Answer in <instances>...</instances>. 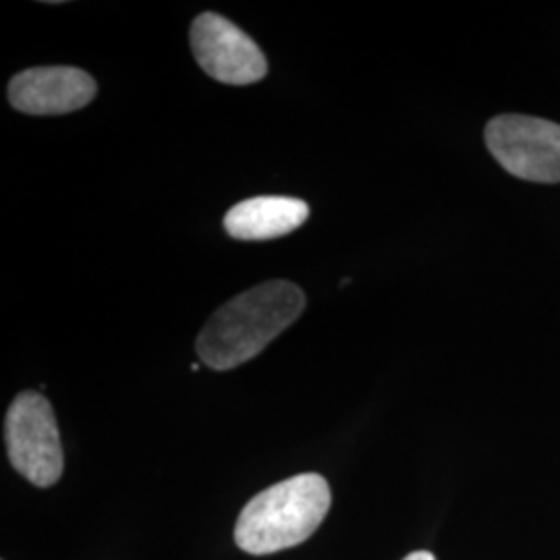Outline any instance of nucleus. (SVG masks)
<instances>
[{
    "label": "nucleus",
    "instance_id": "2",
    "mask_svg": "<svg viewBox=\"0 0 560 560\" xmlns=\"http://www.w3.org/2000/svg\"><path fill=\"white\" fill-rule=\"evenodd\" d=\"M330 486L318 474H300L266 488L241 511L235 541L254 557L300 546L322 525L330 509Z\"/></svg>",
    "mask_w": 560,
    "mask_h": 560
},
{
    "label": "nucleus",
    "instance_id": "1",
    "mask_svg": "<svg viewBox=\"0 0 560 560\" xmlns=\"http://www.w3.org/2000/svg\"><path fill=\"white\" fill-rule=\"evenodd\" d=\"M305 310V293L289 280H268L219 307L196 342L200 360L217 370H233L254 360Z\"/></svg>",
    "mask_w": 560,
    "mask_h": 560
},
{
    "label": "nucleus",
    "instance_id": "8",
    "mask_svg": "<svg viewBox=\"0 0 560 560\" xmlns=\"http://www.w3.org/2000/svg\"><path fill=\"white\" fill-rule=\"evenodd\" d=\"M402 560H436L434 559V555H430V552H425V550H420V552H411L409 557H405Z\"/></svg>",
    "mask_w": 560,
    "mask_h": 560
},
{
    "label": "nucleus",
    "instance_id": "5",
    "mask_svg": "<svg viewBox=\"0 0 560 560\" xmlns=\"http://www.w3.org/2000/svg\"><path fill=\"white\" fill-rule=\"evenodd\" d=\"M191 50L212 80L249 85L266 78L268 62L260 46L240 25L219 13H201L191 25Z\"/></svg>",
    "mask_w": 560,
    "mask_h": 560
},
{
    "label": "nucleus",
    "instance_id": "7",
    "mask_svg": "<svg viewBox=\"0 0 560 560\" xmlns=\"http://www.w3.org/2000/svg\"><path fill=\"white\" fill-rule=\"evenodd\" d=\"M310 219V206L298 198L260 196L240 201L224 217V229L233 240L270 241L298 231Z\"/></svg>",
    "mask_w": 560,
    "mask_h": 560
},
{
    "label": "nucleus",
    "instance_id": "6",
    "mask_svg": "<svg viewBox=\"0 0 560 560\" xmlns=\"http://www.w3.org/2000/svg\"><path fill=\"white\" fill-rule=\"evenodd\" d=\"M98 85L78 67H36L9 83V101L25 115H69L96 98Z\"/></svg>",
    "mask_w": 560,
    "mask_h": 560
},
{
    "label": "nucleus",
    "instance_id": "3",
    "mask_svg": "<svg viewBox=\"0 0 560 560\" xmlns=\"http://www.w3.org/2000/svg\"><path fill=\"white\" fill-rule=\"evenodd\" d=\"M4 439L11 465L38 488H50L62 476L59 423L48 399L25 390L7 411Z\"/></svg>",
    "mask_w": 560,
    "mask_h": 560
},
{
    "label": "nucleus",
    "instance_id": "4",
    "mask_svg": "<svg viewBox=\"0 0 560 560\" xmlns=\"http://www.w3.org/2000/svg\"><path fill=\"white\" fill-rule=\"evenodd\" d=\"M486 145L509 175L534 183H560L559 122L501 115L486 125Z\"/></svg>",
    "mask_w": 560,
    "mask_h": 560
}]
</instances>
